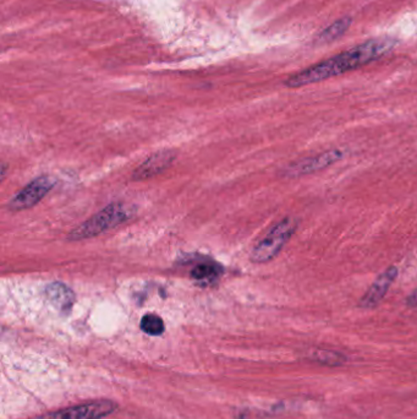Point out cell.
Instances as JSON below:
<instances>
[{
    "label": "cell",
    "instance_id": "obj_1",
    "mask_svg": "<svg viewBox=\"0 0 417 419\" xmlns=\"http://www.w3.org/2000/svg\"><path fill=\"white\" fill-rule=\"evenodd\" d=\"M393 46L394 42L389 40H372L361 46L355 47L350 51L343 52L331 59H327L325 62L318 63L313 67L297 72L289 77L285 81V85L291 88H296L341 75L344 72H350L376 61L379 56L391 51Z\"/></svg>",
    "mask_w": 417,
    "mask_h": 419
},
{
    "label": "cell",
    "instance_id": "obj_2",
    "mask_svg": "<svg viewBox=\"0 0 417 419\" xmlns=\"http://www.w3.org/2000/svg\"><path fill=\"white\" fill-rule=\"evenodd\" d=\"M131 215V211L126 205L115 203L104 207L98 214L92 216L91 219L77 226L72 233L67 235L69 241H82L86 238H92L95 235H101L113 227L122 225Z\"/></svg>",
    "mask_w": 417,
    "mask_h": 419
},
{
    "label": "cell",
    "instance_id": "obj_3",
    "mask_svg": "<svg viewBox=\"0 0 417 419\" xmlns=\"http://www.w3.org/2000/svg\"><path fill=\"white\" fill-rule=\"evenodd\" d=\"M297 223L294 219L286 217L280 221L279 223L270 230V233L254 246L251 253V261L256 264H265L268 261L273 260L281 248L289 241L291 235H294Z\"/></svg>",
    "mask_w": 417,
    "mask_h": 419
},
{
    "label": "cell",
    "instance_id": "obj_4",
    "mask_svg": "<svg viewBox=\"0 0 417 419\" xmlns=\"http://www.w3.org/2000/svg\"><path fill=\"white\" fill-rule=\"evenodd\" d=\"M117 407V404L109 400L92 401L67 409H58L54 412L42 414L36 418L31 419H102L113 413Z\"/></svg>",
    "mask_w": 417,
    "mask_h": 419
},
{
    "label": "cell",
    "instance_id": "obj_5",
    "mask_svg": "<svg viewBox=\"0 0 417 419\" xmlns=\"http://www.w3.org/2000/svg\"><path fill=\"white\" fill-rule=\"evenodd\" d=\"M56 183V178H53L51 175L38 177L35 180H32L30 184L26 185L20 193H17L10 200L8 207L11 211H24V209H31L32 206L38 204L53 189Z\"/></svg>",
    "mask_w": 417,
    "mask_h": 419
},
{
    "label": "cell",
    "instance_id": "obj_6",
    "mask_svg": "<svg viewBox=\"0 0 417 419\" xmlns=\"http://www.w3.org/2000/svg\"><path fill=\"white\" fill-rule=\"evenodd\" d=\"M343 159V152L339 150H332L322 154L309 157V159H300L297 162L291 164L285 169V174L291 178L301 177L306 174L315 173L317 171L327 168L331 164H336L339 159Z\"/></svg>",
    "mask_w": 417,
    "mask_h": 419
},
{
    "label": "cell",
    "instance_id": "obj_7",
    "mask_svg": "<svg viewBox=\"0 0 417 419\" xmlns=\"http://www.w3.org/2000/svg\"><path fill=\"white\" fill-rule=\"evenodd\" d=\"M398 276V269L395 266L388 267L386 271L382 272L372 283L370 290L363 294L359 306L362 309H373L383 301L384 296L389 291V287L395 281Z\"/></svg>",
    "mask_w": 417,
    "mask_h": 419
},
{
    "label": "cell",
    "instance_id": "obj_8",
    "mask_svg": "<svg viewBox=\"0 0 417 419\" xmlns=\"http://www.w3.org/2000/svg\"><path fill=\"white\" fill-rule=\"evenodd\" d=\"M177 155L173 151H161L148 157L133 174V180H145L162 173L173 164Z\"/></svg>",
    "mask_w": 417,
    "mask_h": 419
},
{
    "label": "cell",
    "instance_id": "obj_9",
    "mask_svg": "<svg viewBox=\"0 0 417 419\" xmlns=\"http://www.w3.org/2000/svg\"><path fill=\"white\" fill-rule=\"evenodd\" d=\"M48 301L61 313H69L75 302L74 292L61 282H53L46 290Z\"/></svg>",
    "mask_w": 417,
    "mask_h": 419
},
{
    "label": "cell",
    "instance_id": "obj_10",
    "mask_svg": "<svg viewBox=\"0 0 417 419\" xmlns=\"http://www.w3.org/2000/svg\"><path fill=\"white\" fill-rule=\"evenodd\" d=\"M222 274L220 266L214 262H201L191 271V277L199 282L215 281Z\"/></svg>",
    "mask_w": 417,
    "mask_h": 419
},
{
    "label": "cell",
    "instance_id": "obj_11",
    "mask_svg": "<svg viewBox=\"0 0 417 419\" xmlns=\"http://www.w3.org/2000/svg\"><path fill=\"white\" fill-rule=\"evenodd\" d=\"M309 358L316 363L329 365V367H338L346 362L345 356H343L341 353L325 351V349H316L310 353Z\"/></svg>",
    "mask_w": 417,
    "mask_h": 419
},
{
    "label": "cell",
    "instance_id": "obj_12",
    "mask_svg": "<svg viewBox=\"0 0 417 419\" xmlns=\"http://www.w3.org/2000/svg\"><path fill=\"white\" fill-rule=\"evenodd\" d=\"M140 326H141V330H142L143 333H147L149 336H159L165 330L163 319L158 317L156 314H146V315H143Z\"/></svg>",
    "mask_w": 417,
    "mask_h": 419
},
{
    "label": "cell",
    "instance_id": "obj_13",
    "mask_svg": "<svg viewBox=\"0 0 417 419\" xmlns=\"http://www.w3.org/2000/svg\"><path fill=\"white\" fill-rule=\"evenodd\" d=\"M350 26V19H343L338 21L336 24H333L331 27H328L326 31L320 35V38L323 40H336V37L341 36L344 32L349 29Z\"/></svg>",
    "mask_w": 417,
    "mask_h": 419
},
{
    "label": "cell",
    "instance_id": "obj_14",
    "mask_svg": "<svg viewBox=\"0 0 417 419\" xmlns=\"http://www.w3.org/2000/svg\"><path fill=\"white\" fill-rule=\"evenodd\" d=\"M407 304L409 307H417V288L412 292L410 296L407 297Z\"/></svg>",
    "mask_w": 417,
    "mask_h": 419
}]
</instances>
